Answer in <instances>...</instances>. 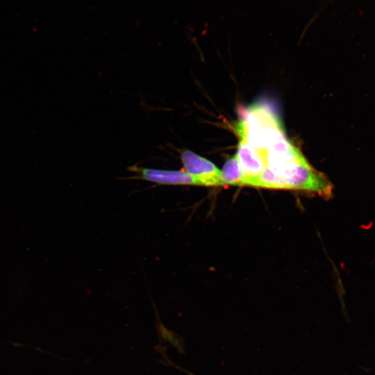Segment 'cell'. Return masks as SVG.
<instances>
[{
    "label": "cell",
    "instance_id": "6da1fadb",
    "mask_svg": "<svg viewBox=\"0 0 375 375\" xmlns=\"http://www.w3.org/2000/svg\"><path fill=\"white\" fill-rule=\"evenodd\" d=\"M238 135L259 153L263 161L264 169L256 188L303 190L331 197V182L289 141L272 108H262L251 114Z\"/></svg>",
    "mask_w": 375,
    "mask_h": 375
},
{
    "label": "cell",
    "instance_id": "7a4b0ae2",
    "mask_svg": "<svg viewBox=\"0 0 375 375\" xmlns=\"http://www.w3.org/2000/svg\"><path fill=\"white\" fill-rule=\"evenodd\" d=\"M181 160L183 170L194 178L197 185L220 186L221 171L211 161L188 149L181 152Z\"/></svg>",
    "mask_w": 375,
    "mask_h": 375
},
{
    "label": "cell",
    "instance_id": "3957f363",
    "mask_svg": "<svg viewBox=\"0 0 375 375\" xmlns=\"http://www.w3.org/2000/svg\"><path fill=\"white\" fill-rule=\"evenodd\" d=\"M131 169L138 173L140 178L152 183L161 185H197L194 178L185 170H164L140 167H133Z\"/></svg>",
    "mask_w": 375,
    "mask_h": 375
},
{
    "label": "cell",
    "instance_id": "277c9868",
    "mask_svg": "<svg viewBox=\"0 0 375 375\" xmlns=\"http://www.w3.org/2000/svg\"><path fill=\"white\" fill-rule=\"evenodd\" d=\"M220 171V186H243L244 176L236 155L227 160Z\"/></svg>",
    "mask_w": 375,
    "mask_h": 375
}]
</instances>
